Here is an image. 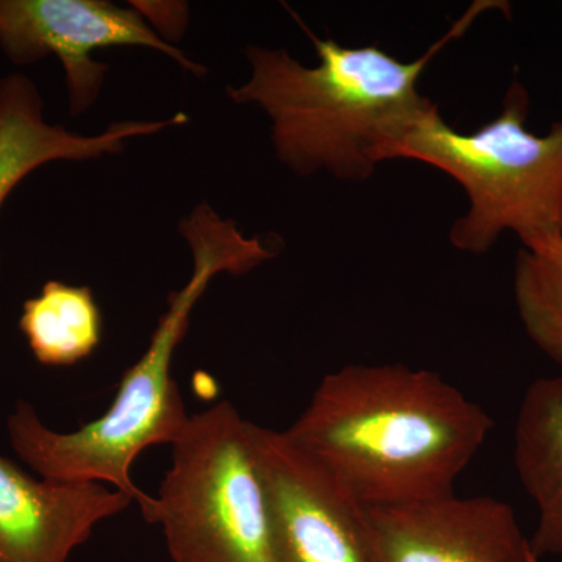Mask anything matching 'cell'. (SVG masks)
I'll return each mask as SVG.
<instances>
[{
  "mask_svg": "<svg viewBox=\"0 0 562 562\" xmlns=\"http://www.w3.org/2000/svg\"><path fill=\"white\" fill-rule=\"evenodd\" d=\"M494 420L438 372L350 364L328 373L286 435L361 503L454 494Z\"/></svg>",
  "mask_w": 562,
  "mask_h": 562,
  "instance_id": "cell-1",
  "label": "cell"
},
{
  "mask_svg": "<svg viewBox=\"0 0 562 562\" xmlns=\"http://www.w3.org/2000/svg\"><path fill=\"white\" fill-rule=\"evenodd\" d=\"M180 235L191 249L190 280L169 294L149 346L122 375L109 409L69 432L47 427L27 401H18L7 419L11 449L40 479L106 484L138 503L147 524L157 502L136 486L131 472L147 449L172 446L190 422L171 369L194 306L214 277L246 276L276 258L271 243L244 235L205 202L181 221Z\"/></svg>",
  "mask_w": 562,
  "mask_h": 562,
  "instance_id": "cell-2",
  "label": "cell"
},
{
  "mask_svg": "<svg viewBox=\"0 0 562 562\" xmlns=\"http://www.w3.org/2000/svg\"><path fill=\"white\" fill-rule=\"evenodd\" d=\"M509 3L482 0L430 49L402 61L379 44L342 46L322 40L302 21L319 65L306 66L290 52L249 46V79L228 87L236 105H255L271 122L277 158L295 176L328 173L341 181H366L382 165L384 147L427 103L419 80L443 47L460 40L476 18Z\"/></svg>",
  "mask_w": 562,
  "mask_h": 562,
  "instance_id": "cell-3",
  "label": "cell"
},
{
  "mask_svg": "<svg viewBox=\"0 0 562 562\" xmlns=\"http://www.w3.org/2000/svg\"><path fill=\"white\" fill-rule=\"evenodd\" d=\"M528 113L530 94L519 79L501 113L469 133L450 127L428 99L384 147L383 162H424L464 190L469 209L449 233L454 249L486 254L505 233L522 247L562 236V121L536 135Z\"/></svg>",
  "mask_w": 562,
  "mask_h": 562,
  "instance_id": "cell-4",
  "label": "cell"
},
{
  "mask_svg": "<svg viewBox=\"0 0 562 562\" xmlns=\"http://www.w3.org/2000/svg\"><path fill=\"white\" fill-rule=\"evenodd\" d=\"M251 422L231 402L192 414L155 497L172 562H280Z\"/></svg>",
  "mask_w": 562,
  "mask_h": 562,
  "instance_id": "cell-5",
  "label": "cell"
},
{
  "mask_svg": "<svg viewBox=\"0 0 562 562\" xmlns=\"http://www.w3.org/2000/svg\"><path fill=\"white\" fill-rule=\"evenodd\" d=\"M106 47H143L160 52L192 76L209 72L161 40L132 5L106 0H0V50L16 66L57 57L72 116L90 110L101 95L109 66L92 57Z\"/></svg>",
  "mask_w": 562,
  "mask_h": 562,
  "instance_id": "cell-6",
  "label": "cell"
},
{
  "mask_svg": "<svg viewBox=\"0 0 562 562\" xmlns=\"http://www.w3.org/2000/svg\"><path fill=\"white\" fill-rule=\"evenodd\" d=\"M280 562H375L364 506L286 432L250 424Z\"/></svg>",
  "mask_w": 562,
  "mask_h": 562,
  "instance_id": "cell-7",
  "label": "cell"
},
{
  "mask_svg": "<svg viewBox=\"0 0 562 562\" xmlns=\"http://www.w3.org/2000/svg\"><path fill=\"white\" fill-rule=\"evenodd\" d=\"M375 562H538L516 513L487 495L364 506Z\"/></svg>",
  "mask_w": 562,
  "mask_h": 562,
  "instance_id": "cell-8",
  "label": "cell"
},
{
  "mask_svg": "<svg viewBox=\"0 0 562 562\" xmlns=\"http://www.w3.org/2000/svg\"><path fill=\"white\" fill-rule=\"evenodd\" d=\"M133 501L102 483L33 479L0 457V562H69Z\"/></svg>",
  "mask_w": 562,
  "mask_h": 562,
  "instance_id": "cell-9",
  "label": "cell"
},
{
  "mask_svg": "<svg viewBox=\"0 0 562 562\" xmlns=\"http://www.w3.org/2000/svg\"><path fill=\"white\" fill-rule=\"evenodd\" d=\"M190 121L177 113L160 121L113 122L99 135H81L44 117V102L31 77L13 72L0 79V210L31 173L55 161L99 160L117 155L128 139L157 135ZM2 262V251H0Z\"/></svg>",
  "mask_w": 562,
  "mask_h": 562,
  "instance_id": "cell-10",
  "label": "cell"
},
{
  "mask_svg": "<svg viewBox=\"0 0 562 562\" xmlns=\"http://www.w3.org/2000/svg\"><path fill=\"white\" fill-rule=\"evenodd\" d=\"M514 462L538 509L530 546L539 561L562 558V379H539L525 392L514 431Z\"/></svg>",
  "mask_w": 562,
  "mask_h": 562,
  "instance_id": "cell-11",
  "label": "cell"
},
{
  "mask_svg": "<svg viewBox=\"0 0 562 562\" xmlns=\"http://www.w3.org/2000/svg\"><path fill=\"white\" fill-rule=\"evenodd\" d=\"M20 330L40 364L69 368L101 346L102 313L91 288L49 280L22 305Z\"/></svg>",
  "mask_w": 562,
  "mask_h": 562,
  "instance_id": "cell-12",
  "label": "cell"
},
{
  "mask_svg": "<svg viewBox=\"0 0 562 562\" xmlns=\"http://www.w3.org/2000/svg\"><path fill=\"white\" fill-rule=\"evenodd\" d=\"M513 286L528 338L562 366V236L520 249Z\"/></svg>",
  "mask_w": 562,
  "mask_h": 562,
  "instance_id": "cell-13",
  "label": "cell"
},
{
  "mask_svg": "<svg viewBox=\"0 0 562 562\" xmlns=\"http://www.w3.org/2000/svg\"><path fill=\"white\" fill-rule=\"evenodd\" d=\"M144 21L166 43L172 44L184 35L190 21V7L184 2H131Z\"/></svg>",
  "mask_w": 562,
  "mask_h": 562,
  "instance_id": "cell-14",
  "label": "cell"
},
{
  "mask_svg": "<svg viewBox=\"0 0 562 562\" xmlns=\"http://www.w3.org/2000/svg\"><path fill=\"white\" fill-rule=\"evenodd\" d=\"M538 562H541V561H538Z\"/></svg>",
  "mask_w": 562,
  "mask_h": 562,
  "instance_id": "cell-15",
  "label": "cell"
}]
</instances>
